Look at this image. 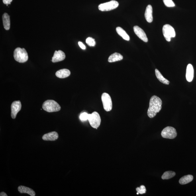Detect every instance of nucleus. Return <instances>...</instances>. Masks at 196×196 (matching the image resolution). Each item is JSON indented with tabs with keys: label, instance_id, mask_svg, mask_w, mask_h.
Returning a JSON list of instances; mask_svg holds the SVG:
<instances>
[{
	"label": "nucleus",
	"instance_id": "f257e3e1",
	"mask_svg": "<svg viewBox=\"0 0 196 196\" xmlns=\"http://www.w3.org/2000/svg\"><path fill=\"white\" fill-rule=\"evenodd\" d=\"M162 105V101L160 98L156 96H153L150 99L149 107L148 111L149 117L150 118L154 117L157 113L161 111Z\"/></svg>",
	"mask_w": 196,
	"mask_h": 196
},
{
	"label": "nucleus",
	"instance_id": "f03ea898",
	"mask_svg": "<svg viewBox=\"0 0 196 196\" xmlns=\"http://www.w3.org/2000/svg\"><path fill=\"white\" fill-rule=\"evenodd\" d=\"M14 57L15 60L20 63H23L28 60V53L25 49L20 47L16 48L14 51Z\"/></svg>",
	"mask_w": 196,
	"mask_h": 196
},
{
	"label": "nucleus",
	"instance_id": "7ed1b4c3",
	"mask_svg": "<svg viewBox=\"0 0 196 196\" xmlns=\"http://www.w3.org/2000/svg\"><path fill=\"white\" fill-rule=\"evenodd\" d=\"M42 108L45 111L48 112H58L61 109L59 104L53 100H47L45 101L42 105Z\"/></svg>",
	"mask_w": 196,
	"mask_h": 196
},
{
	"label": "nucleus",
	"instance_id": "20e7f679",
	"mask_svg": "<svg viewBox=\"0 0 196 196\" xmlns=\"http://www.w3.org/2000/svg\"><path fill=\"white\" fill-rule=\"evenodd\" d=\"M88 120L92 127L96 129L99 127L101 124L100 117L99 114L96 112L89 114Z\"/></svg>",
	"mask_w": 196,
	"mask_h": 196
},
{
	"label": "nucleus",
	"instance_id": "39448f33",
	"mask_svg": "<svg viewBox=\"0 0 196 196\" xmlns=\"http://www.w3.org/2000/svg\"><path fill=\"white\" fill-rule=\"evenodd\" d=\"M163 36L167 42H170L171 38L175 36V32L174 28L169 24H165L163 26Z\"/></svg>",
	"mask_w": 196,
	"mask_h": 196
},
{
	"label": "nucleus",
	"instance_id": "423d86ee",
	"mask_svg": "<svg viewBox=\"0 0 196 196\" xmlns=\"http://www.w3.org/2000/svg\"><path fill=\"white\" fill-rule=\"evenodd\" d=\"M119 6V3L116 1H111L108 2L100 4L99 9L102 11H107L116 9Z\"/></svg>",
	"mask_w": 196,
	"mask_h": 196
},
{
	"label": "nucleus",
	"instance_id": "0eeeda50",
	"mask_svg": "<svg viewBox=\"0 0 196 196\" xmlns=\"http://www.w3.org/2000/svg\"><path fill=\"white\" fill-rule=\"evenodd\" d=\"M161 136L165 138L173 139L176 137L177 132L174 128L168 126L163 129L161 132Z\"/></svg>",
	"mask_w": 196,
	"mask_h": 196
},
{
	"label": "nucleus",
	"instance_id": "6e6552de",
	"mask_svg": "<svg viewBox=\"0 0 196 196\" xmlns=\"http://www.w3.org/2000/svg\"><path fill=\"white\" fill-rule=\"evenodd\" d=\"M104 109L105 111L109 112L112 108V102L111 96L108 93H104L101 96Z\"/></svg>",
	"mask_w": 196,
	"mask_h": 196
},
{
	"label": "nucleus",
	"instance_id": "1a4fd4ad",
	"mask_svg": "<svg viewBox=\"0 0 196 196\" xmlns=\"http://www.w3.org/2000/svg\"><path fill=\"white\" fill-rule=\"evenodd\" d=\"M21 108V103L20 101H14L12 103L11 105V116L12 118L15 119Z\"/></svg>",
	"mask_w": 196,
	"mask_h": 196
},
{
	"label": "nucleus",
	"instance_id": "9d476101",
	"mask_svg": "<svg viewBox=\"0 0 196 196\" xmlns=\"http://www.w3.org/2000/svg\"><path fill=\"white\" fill-rule=\"evenodd\" d=\"M133 30L135 33L141 40L145 42H147L148 41V39L147 38L145 33L138 26H134Z\"/></svg>",
	"mask_w": 196,
	"mask_h": 196
},
{
	"label": "nucleus",
	"instance_id": "9b49d317",
	"mask_svg": "<svg viewBox=\"0 0 196 196\" xmlns=\"http://www.w3.org/2000/svg\"><path fill=\"white\" fill-rule=\"evenodd\" d=\"M65 58V55L63 51H56L52 57V61L53 63L58 62L64 60Z\"/></svg>",
	"mask_w": 196,
	"mask_h": 196
},
{
	"label": "nucleus",
	"instance_id": "f8f14e48",
	"mask_svg": "<svg viewBox=\"0 0 196 196\" xmlns=\"http://www.w3.org/2000/svg\"><path fill=\"white\" fill-rule=\"evenodd\" d=\"M59 138L58 133L56 132H52L45 134L42 137L43 140L44 141H55L56 140Z\"/></svg>",
	"mask_w": 196,
	"mask_h": 196
},
{
	"label": "nucleus",
	"instance_id": "ddd939ff",
	"mask_svg": "<svg viewBox=\"0 0 196 196\" xmlns=\"http://www.w3.org/2000/svg\"><path fill=\"white\" fill-rule=\"evenodd\" d=\"M153 9L152 6L149 5L146 7L145 16L146 21L149 23H152L153 20Z\"/></svg>",
	"mask_w": 196,
	"mask_h": 196
},
{
	"label": "nucleus",
	"instance_id": "4468645a",
	"mask_svg": "<svg viewBox=\"0 0 196 196\" xmlns=\"http://www.w3.org/2000/svg\"><path fill=\"white\" fill-rule=\"evenodd\" d=\"M194 71L193 65L191 64L187 65L186 69V78L187 80L191 82L194 78Z\"/></svg>",
	"mask_w": 196,
	"mask_h": 196
},
{
	"label": "nucleus",
	"instance_id": "2eb2a0df",
	"mask_svg": "<svg viewBox=\"0 0 196 196\" xmlns=\"http://www.w3.org/2000/svg\"><path fill=\"white\" fill-rule=\"evenodd\" d=\"M18 190L20 193L27 194L31 196H35L36 195L35 192L30 188L20 186L18 187Z\"/></svg>",
	"mask_w": 196,
	"mask_h": 196
},
{
	"label": "nucleus",
	"instance_id": "dca6fc26",
	"mask_svg": "<svg viewBox=\"0 0 196 196\" xmlns=\"http://www.w3.org/2000/svg\"><path fill=\"white\" fill-rule=\"evenodd\" d=\"M70 71L67 69H60L57 71L56 73V76L59 78L63 79L66 78L70 76Z\"/></svg>",
	"mask_w": 196,
	"mask_h": 196
},
{
	"label": "nucleus",
	"instance_id": "f3484780",
	"mask_svg": "<svg viewBox=\"0 0 196 196\" xmlns=\"http://www.w3.org/2000/svg\"><path fill=\"white\" fill-rule=\"evenodd\" d=\"M2 20L4 28L6 30H9L10 27V16L6 13H4L2 16Z\"/></svg>",
	"mask_w": 196,
	"mask_h": 196
},
{
	"label": "nucleus",
	"instance_id": "a211bd4d",
	"mask_svg": "<svg viewBox=\"0 0 196 196\" xmlns=\"http://www.w3.org/2000/svg\"><path fill=\"white\" fill-rule=\"evenodd\" d=\"M123 56L119 53L116 52L112 54L109 57L108 61L109 63H112L120 61L123 59Z\"/></svg>",
	"mask_w": 196,
	"mask_h": 196
},
{
	"label": "nucleus",
	"instance_id": "6ab92c4d",
	"mask_svg": "<svg viewBox=\"0 0 196 196\" xmlns=\"http://www.w3.org/2000/svg\"><path fill=\"white\" fill-rule=\"evenodd\" d=\"M116 32L124 40L127 41L130 40L129 36L127 34L125 31L122 29L121 27H117L116 28Z\"/></svg>",
	"mask_w": 196,
	"mask_h": 196
},
{
	"label": "nucleus",
	"instance_id": "aec40b11",
	"mask_svg": "<svg viewBox=\"0 0 196 196\" xmlns=\"http://www.w3.org/2000/svg\"><path fill=\"white\" fill-rule=\"evenodd\" d=\"M193 177L191 175H185L182 177L179 180V183L181 185H185L191 182L193 180Z\"/></svg>",
	"mask_w": 196,
	"mask_h": 196
},
{
	"label": "nucleus",
	"instance_id": "412c9836",
	"mask_svg": "<svg viewBox=\"0 0 196 196\" xmlns=\"http://www.w3.org/2000/svg\"><path fill=\"white\" fill-rule=\"evenodd\" d=\"M155 73H156L157 78L158 79V80L161 82V83L166 85H169V84L170 82L163 76L161 74V73L158 69H155Z\"/></svg>",
	"mask_w": 196,
	"mask_h": 196
},
{
	"label": "nucleus",
	"instance_id": "4be33fe9",
	"mask_svg": "<svg viewBox=\"0 0 196 196\" xmlns=\"http://www.w3.org/2000/svg\"><path fill=\"white\" fill-rule=\"evenodd\" d=\"M175 172L172 171H167L163 174L162 176V178L163 179H169L175 176Z\"/></svg>",
	"mask_w": 196,
	"mask_h": 196
},
{
	"label": "nucleus",
	"instance_id": "5701e85b",
	"mask_svg": "<svg viewBox=\"0 0 196 196\" xmlns=\"http://www.w3.org/2000/svg\"><path fill=\"white\" fill-rule=\"evenodd\" d=\"M86 42L89 46L90 47L95 46L96 45V42L95 39L91 37L87 38L86 40Z\"/></svg>",
	"mask_w": 196,
	"mask_h": 196
},
{
	"label": "nucleus",
	"instance_id": "b1692460",
	"mask_svg": "<svg viewBox=\"0 0 196 196\" xmlns=\"http://www.w3.org/2000/svg\"><path fill=\"white\" fill-rule=\"evenodd\" d=\"M136 190L137 191L139 194H143L145 193L146 191V187L144 185L141 186L140 187L137 188Z\"/></svg>",
	"mask_w": 196,
	"mask_h": 196
},
{
	"label": "nucleus",
	"instance_id": "393cba45",
	"mask_svg": "<svg viewBox=\"0 0 196 196\" xmlns=\"http://www.w3.org/2000/svg\"><path fill=\"white\" fill-rule=\"evenodd\" d=\"M163 2L165 5L167 7H173L175 6L172 0H163Z\"/></svg>",
	"mask_w": 196,
	"mask_h": 196
},
{
	"label": "nucleus",
	"instance_id": "a878e982",
	"mask_svg": "<svg viewBox=\"0 0 196 196\" xmlns=\"http://www.w3.org/2000/svg\"><path fill=\"white\" fill-rule=\"evenodd\" d=\"M89 114L86 112H84L80 114V118L82 121H86L88 120Z\"/></svg>",
	"mask_w": 196,
	"mask_h": 196
},
{
	"label": "nucleus",
	"instance_id": "bb28decb",
	"mask_svg": "<svg viewBox=\"0 0 196 196\" xmlns=\"http://www.w3.org/2000/svg\"><path fill=\"white\" fill-rule=\"evenodd\" d=\"M78 44L79 45L81 49H82L83 50H85V49H86V47L84 45L83 43H82L80 42H78Z\"/></svg>",
	"mask_w": 196,
	"mask_h": 196
},
{
	"label": "nucleus",
	"instance_id": "cd10ccee",
	"mask_svg": "<svg viewBox=\"0 0 196 196\" xmlns=\"http://www.w3.org/2000/svg\"><path fill=\"white\" fill-rule=\"evenodd\" d=\"M13 0H3V3L6 5L10 4Z\"/></svg>",
	"mask_w": 196,
	"mask_h": 196
},
{
	"label": "nucleus",
	"instance_id": "c85d7f7f",
	"mask_svg": "<svg viewBox=\"0 0 196 196\" xmlns=\"http://www.w3.org/2000/svg\"><path fill=\"white\" fill-rule=\"evenodd\" d=\"M0 196H7V195L4 192H2L0 194Z\"/></svg>",
	"mask_w": 196,
	"mask_h": 196
},
{
	"label": "nucleus",
	"instance_id": "c756f323",
	"mask_svg": "<svg viewBox=\"0 0 196 196\" xmlns=\"http://www.w3.org/2000/svg\"><path fill=\"white\" fill-rule=\"evenodd\" d=\"M137 194L138 195L139 194V193L137 192Z\"/></svg>",
	"mask_w": 196,
	"mask_h": 196
}]
</instances>
